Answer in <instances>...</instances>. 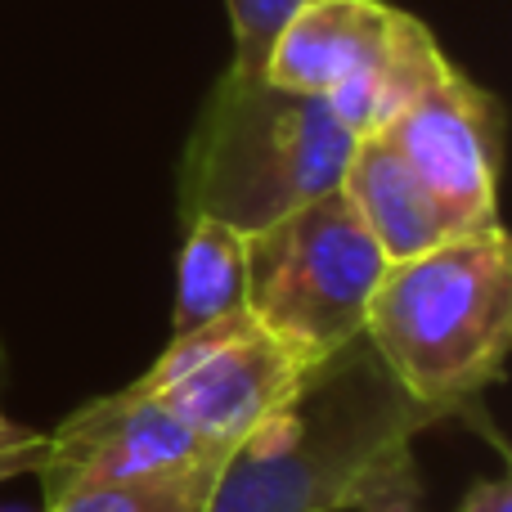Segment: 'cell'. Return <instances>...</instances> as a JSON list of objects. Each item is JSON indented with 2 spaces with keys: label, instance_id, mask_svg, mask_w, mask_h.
I'll return each mask as SVG.
<instances>
[{
  "label": "cell",
  "instance_id": "6da1fadb",
  "mask_svg": "<svg viewBox=\"0 0 512 512\" xmlns=\"http://www.w3.org/2000/svg\"><path fill=\"white\" fill-rule=\"evenodd\" d=\"M441 418L355 337L225 454L203 512H355L418 477L414 436Z\"/></svg>",
  "mask_w": 512,
  "mask_h": 512
},
{
  "label": "cell",
  "instance_id": "7a4b0ae2",
  "mask_svg": "<svg viewBox=\"0 0 512 512\" xmlns=\"http://www.w3.org/2000/svg\"><path fill=\"white\" fill-rule=\"evenodd\" d=\"M364 342L423 405L459 414L499 382L512 346V248L504 225L387 261L364 310Z\"/></svg>",
  "mask_w": 512,
  "mask_h": 512
},
{
  "label": "cell",
  "instance_id": "3957f363",
  "mask_svg": "<svg viewBox=\"0 0 512 512\" xmlns=\"http://www.w3.org/2000/svg\"><path fill=\"white\" fill-rule=\"evenodd\" d=\"M355 135L324 99L225 68L180 153V221L261 234L342 185Z\"/></svg>",
  "mask_w": 512,
  "mask_h": 512
},
{
  "label": "cell",
  "instance_id": "277c9868",
  "mask_svg": "<svg viewBox=\"0 0 512 512\" xmlns=\"http://www.w3.org/2000/svg\"><path fill=\"white\" fill-rule=\"evenodd\" d=\"M382 270L378 239L333 189L248 234V310L292 351L328 360L364 337V310Z\"/></svg>",
  "mask_w": 512,
  "mask_h": 512
},
{
  "label": "cell",
  "instance_id": "5b68a950",
  "mask_svg": "<svg viewBox=\"0 0 512 512\" xmlns=\"http://www.w3.org/2000/svg\"><path fill=\"white\" fill-rule=\"evenodd\" d=\"M450 63L423 18L387 0H306L270 45L265 77L315 95L351 126L373 135Z\"/></svg>",
  "mask_w": 512,
  "mask_h": 512
},
{
  "label": "cell",
  "instance_id": "8992f818",
  "mask_svg": "<svg viewBox=\"0 0 512 512\" xmlns=\"http://www.w3.org/2000/svg\"><path fill=\"white\" fill-rule=\"evenodd\" d=\"M324 360L292 351L265 333L252 310H234L203 328L171 337L167 351L131 382L198 432L212 450L230 454L261 418L292 400Z\"/></svg>",
  "mask_w": 512,
  "mask_h": 512
},
{
  "label": "cell",
  "instance_id": "52a82bcc",
  "mask_svg": "<svg viewBox=\"0 0 512 512\" xmlns=\"http://www.w3.org/2000/svg\"><path fill=\"white\" fill-rule=\"evenodd\" d=\"M378 135L441 203L454 234L499 225L504 104L463 68L445 63Z\"/></svg>",
  "mask_w": 512,
  "mask_h": 512
},
{
  "label": "cell",
  "instance_id": "ba28073f",
  "mask_svg": "<svg viewBox=\"0 0 512 512\" xmlns=\"http://www.w3.org/2000/svg\"><path fill=\"white\" fill-rule=\"evenodd\" d=\"M198 463H225L221 450L189 432L171 409L135 387L81 405L59 432H50V454L41 468V495L81 481H144L185 472Z\"/></svg>",
  "mask_w": 512,
  "mask_h": 512
},
{
  "label": "cell",
  "instance_id": "9c48e42d",
  "mask_svg": "<svg viewBox=\"0 0 512 512\" xmlns=\"http://www.w3.org/2000/svg\"><path fill=\"white\" fill-rule=\"evenodd\" d=\"M337 189L355 207V216L369 225L387 261H405V256H418L454 239V225L441 212V203L427 194V185L378 131L355 140Z\"/></svg>",
  "mask_w": 512,
  "mask_h": 512
},
{
  "label": "cell",
  "instance_id": "30bf717a",
  "mask_svg": "<svg viewBox=\"0 0 512 512\" xmlns=\"http://www.w3.org/2000/svg\"><path fill=\"white\" fill-rule=\"evenodd\" d=\"M248 306V234L221 221H185V243L176 261V310L171 337L203 328Z\"/></svg>",
  "mask_w": 512,
  "mask_h": 512
},
{
  "label": "cell",
  "instance_id": "8fae6325",
  "mask_svg": "<svg viewBox=\"0 0 512 512\" xmlns=\"http://www.w3.org/2000/svg\"><path fill=\"white\" fill-rule=\"evenodd\" d=\"M216 472L221 463H198L144 481H81L45 495V512H203Z\"/></svg>",
  "mask_w": 512,
  "mask_h": 512
},
{
  "label": "cell",
  "instance_id": "7c38bea8",
  "mask_svg": "<svg viewBox=\"0 0 512 512\" xmlns=\"http://www.w3.org/2000/svg\"><path fill=\"white\" fill-rule=\"evenodd\" d=\"M306 0H225V14H230V36H234V54L230 68L248 72V77H265V59H270V45L279 41V32L288 27V18Z\"/></svg>",
  "mask_w": 512,
  "mask_h": 512
},
{
  "label": "cell",
  "instance_id": "4fadbf2b",
  "mask_svg": "<svg viewBox=\"0 0 512 512\" xmlns=\"http://www.w3.org/2000/svg\"><path fill=\"white\" fill-rule=\"evenodd\" d=\"M459 512H512V486L504 477H477L463 490Z\"/></svg>",
  "mask_w": 512,
  "mask_h": 512
},
{
  "label": "cell",
  "instance_id": "5bb4252c",
  "mask_svg": "<svg viewBox=\"0 0 512 512\" xmlns=\"http://www.w3.org/2000/svg\"><path fill=\"white\" fill-rule=\"evenodd\" d=\"M355 512H427V504H423V477H409V481H400V486L382 490L378 499H369V504L355 508Z\"/></svg>",
  "mask_w": 512,
  "mask_h": 512
},
{
  "label": "cell",
  "instance_id": "9a60e30c",
  "mask_svg": "<svg viewBox=\"0 0 512 512\" xmlns=\"http://www.w3.org/2000/svg\"><path fill=\"white\" fill-rule=\"evenodd\" d=\"M45 454H50V436H36L32 445L5 450V454H0V481L23 477V472H41L45 468Z\"/></svg>",
  "mask_w": 512,
  "mask_h": 512
},
{
  "label": "cell",
  "instance_id": "2e32d148",
  "mask_svg": "<svg viewBox=\"0 0 512 512\" xmlns=\"http://www.w3.org/2000/svg\"><path fill=\"white\" fill-rule=\"evenodd\" d=\"M36 436H41V432H32V427H23V423H14V418L0 414V454L18 450V445H32Z\"/></svg>",
  "mask_w": 512,
  "mask_h": 512
}]
</instances>
